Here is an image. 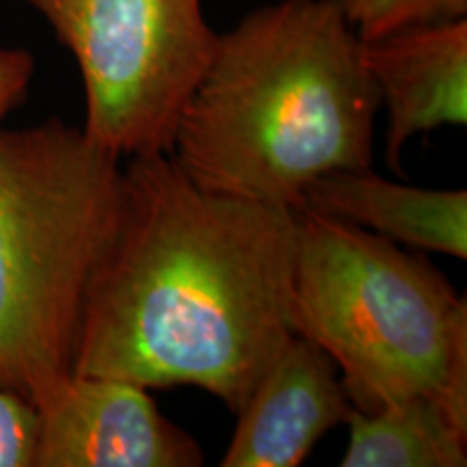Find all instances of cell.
<instances>
[{"label":"cell","instance_id":"1","mask_svg":"<svg viewBox=\"0 0 467 467\" xmlns=\"http://www.w3.org/2000/svg\"><path fill=\"white\" fill-rule=\"evenodd\" d=\"M296 210L203 191L169 154L124 167L74 375L200 388L236 413L292 336Z\"/></svg>","mask_w":467,"mask_h":467},{"label":"cell","instance_id":"13","mask_svg":"<svg viewBox=\"0 0 467 467\" xmlns=\"http://www.w3.org/2000/svg\"><path fill=\"white\" fill-rule=\"evenodd\" d=\"M35 74V57L25 48H0V124L26 100Z\"/></svg>","mask_w":467,"mask_h":467},{"label":"cell","instance_id":"2","mask_svg":"<svg viewBox=\"0 0 467 467\" xmlns=\"http://www.w3.org/2000/svg\"><path fill=\"white\" fill-rule=\"evenodd\" d=\"M379 110L344 0H279L219 33L169 156L203 191L301 210L320 175L372 169Z\"/></svg>","mask_w":467,"mask_h":467},{"label":"cell","instance_id":"5","mask_svg":"<svg viewBox=\"0 0 467 467\" xmlns=\"http://www.w3.org/2000/svg\"><path fill=\"white\" fill-rule=\"evenodd\" d=\"M72 52L83 130L119 159L171 154L178 117L217 50L202 0H26Z\"/></svg>","mask_w":467,"mask_h":467},{"label":"cell","instance_id":"10","mask_svg":"<svg viewBox=\"0 0 467 467\" xmlns=\"http://www.w3.org/2000/svg\"><path fill=\"white\" fill-rule=\"evenodd\" d=\"M342 467H465L467 424L431 396L350 409Z\"/></svg>","mask_w":467,"mask_h":467},{"label":"cell","instance_id":"4","mask_svg":"<svg viewBox=\"0 0 467 467\" xmlns=\"http://www.w3.org/2000/svg\"><path fill=\"white\" fill-rule=\"evenodd\" d=\"M290 320L336 361L358 411L431 396L467 424V303L422 254L296 210Z\"/></svg>","mask_w":467,"mask_h":467},{"label":"cell","instance_id":"9","mask_svg":"<svg viewBox=\"0 0 467 467\" xmlns=\"http://www.w3.org/2000/svg\"><path fill=\"white\" fill-rule=\"evenodd\" d=\"M303 208L405 244L467 258V192L389 182L372 169L320 175L306 189Z\"/></svg>","mask_w":467,"mask_h":467},{"label":"cell","instance_id":"3","mask_svg":"<svg viewBox=\"0 0 467 467\" xmlns=\"http://www.w3.org/2000/svg\"><path fill=\"white\" fill-rule=\"evenodd\" d=\"M119 161L58 117L0 124V389L35 407L74 375L87 290L119 214Z\"/></svg>","mask_w":467,"mask_h":467},{"label":"cell","instance_id":"12","mask_svg":"<svg viewBox=\"0 0 467 467\" xmlns=\"http://www.w3.org/2000/svg\"><path fill=\"white\" fill-rule=\"evenodd\" d=\"M39 446V409L0 389V467H35Z\"/></svg>","mask_w":467,"mask_h":467},{"label":"cell","instance_id":"8","mask_svg":"<svg viewBox=\"0 0 467 467\" xmlns=\"http://www.w3.org/2000/svg\"><path fill=\"white\" fill-rule=\"evenodd\" d=\"M361 44L388 110L385 162L402 175V150L413 137L467 124V17L400 28Z\"/></svg>","mask_w":467,"mask_h":467},{"label":"cell","instance_id":"6","mask_svg":"<svg viewBox=\"0 0 467 467\" xmlns=\"http://www.w3.org/2000/svg\"><path fill=\"white\" fill-rule=\"evenodd\" d=\"M39 409L35 467H200L203 451L141 385L72 375Z\"/></svg>","mask_w":467,"mask_h":467},{"label":"cell","instance_id":"7","mask_svg":"<svg viewBox=\"0 0 467 467\" xmlns=\"http://www.w3.org/2000/svg\"><path fill=\"white\" fill-rule=\"evenodd\" d=\"M350 405L336 361L295 334L238 409L223 467H295L336 426Z\"/></svg>","mask_w":467,"mask_h":467},{"label":"cell","instance_id":"11","mask_svg":"<svg viewBox=\"0 0 467 467\" xmlns=\"http://www.w3.org/2000/svg\"><path fill=\"white\" fill-rule=\"evenodd\" d=\"M344 7L361 42L467 16V0H344Z\"/></svg>","mask_w":467,"mask_h":467}]
</instances>
